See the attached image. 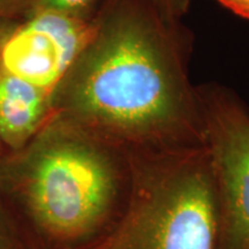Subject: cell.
<instances>
[{
  "label": "cell",
  "mask_w": 249,
  "mask_h": 249,
  "mask_svg": "<svg viewBox=\"0 0 249 249\" xmlns=\"http://www.w3.org/2000/svg\"><path fill=\"white\" fill-rule=\"evenodd\" d=\"M187 37L144 0H108L92 38L51 96L52 111L120 154L203 147Z\"/></svg>",
  "instance_id": "cell-1"
},
{
  "label": "cell",
  "mask_w": 249,
  "mask_h": 249,
  "mask_svg": "<svg viewBox=\"0 0 249 249\" xmlns=\"http://www.w3.org/2000/svg\"><path fill=\"white\" fill-rule=\"evenodd\" d=\"M128 185L123 154L52 113L0 160V197L27 249H89L114 222Z\"/></svg>",
  "instance_id": "cell-2"
},
{
  "label": "cell",
  "mask_w": 249,
  "mask_h": 249,
  "mask_svg": "<svg viewBox=\"0 0 249 249\" xmlns=\"http://www.w3.org/2000/svg\"><path fill=\"white\" fill-rule=\"evenodd\" d=\"M124 157L123 207L89 249H218L219 211L207 145Z\"/></svg>",
  "instance_id": "cell-3"
},
{
  "label": "cell",
  "mask_w": 249,
  "mask_h": 249,
  "mask_svg": "<svg viewBox=\"0 0 249 249\" xmlns=\"http://www.w3.org/2000/svg\"><path fill=\"white\" fill-rule=\"evenodd\" d=\"M197 92L219 211L218 249H249V110L222 87Z\"/></svg>",
  "instance_id": "cell-4"
},
{
  "label": "cell",
  "mask_w": 249,
  "mask_h": 249,
  "mask_svg": "<svg viewBox=\"0 0 249 249\" xmlns=\"http://www.w3.org/2000/svg\"><path fill=\"white\" fill-rule=\"evenodd\" d=\"M92 20L52 12L27 15L6 39L0 70L52 92L95 34Z\"/></svg>",
  "instance_id": "cell-5"
},
{
  "label": "cell",
  "mask_w": 249,
  "mask_h": 249,
  "mask_svg": "<svg viewBox=\"0 0 249 249\" xmlns=\"http://www.w3.org/2000/svg\"><path fill=\"white\" fill-rule=\"evenodd\" d=\"M51 96L0 70V139L8 152L22 149L50 119Z\"/></svg>",
  "instance_id": "cell-6"
},
{
  "label": "cell",
  "mask_w": 249,
  "mask_h": 249,
  "mask_svg": "<svg viewBox=\"0 0 249 249\" xmlns=\"http://www.w3.org/2000/svg\"><path fill=\"white\" fill-rule=\"evenodd\" d=\"M107 1L108 0H33L27 15L38 12H52L67 17L92 20L98 17Z\"/></svg>",
  "instance_id": "cell-7"
},
{
  "label": "cell",
  "mask_w": 249,
  "mask_h": 249,
  "mask_svg": "<svg viewBox=\"0 0 249 249\" xmlns=\"http://www.w3.org/2000/svg\"><path fill=\"white\" fill-rule=\"evenodd\" d=\"M166 23L179 26L183 15L187 13L192 0H144Z\"/></svg>",
  "instance_id": "cell-8"
},
{
  "label": "cell",
  "mask_w": 249,
  "mask_h": 249,
  "mask_svg": "<svg viewBox=\"0 0 249 249\" xmlns=\"http://www.w3.org/2000/svg\"><path fill=\"white\" fill-rule=\"evenodd\" d=\"M0 249H27L13 218L0 197Z\"/></svg>",
  "instance_id": "cell-9"
},
{
  "label": "cell",
  "mask_w": 249,
  "mask_h": 249,
  "mask_svg": "<svg viewBox=\"0 0 249 249\" xmlns=\"http://www.w3.org/2000/svg\"><path fill=\"white\" fill-rule=\"evenodd\" d=\"M31 4L33 0H0V18H23Z\"/></svg>",
  "instance_id": "cell-10"
},
{
  "label": "cell",
  "mask_w": 249,
  "mask_h": 249,
  "mask_svg": "<svg viewBox=\"0 0 249 249\" xmlns=\"http://www.w3.org/2000/svg\"><path fill=\"white\" fill-rule=\"evenodd\" d=\"M220 4L234 14L249 20V0H220Z\"/></svg>",
  "instance_id": "cell-11"
},
{
  "label": "cell",
  "mask_w": 249,
  "mask_h": 249,
  "mask_svg": "<svg viewBox=\"0 0 249 249\" xmlns=\"http://www.w3.org/2000/svg\"><path fill=\"white\" fill-rule=\"evenodd\" d=\"M21 18H0V53H1L2 46H4L6 39L11 35Z\"/></svg>",
  "instance_id": "cell-12"
},
{
  "label": "cell",
  "mask_w": 249,
  "mask_h": 249,
  "mask_svg": "<svg viewBox=\"0 0 249 249\" xmlns=\"http://www.w3.org/2000/svg\"><path fill=\"white\" fill-rule=\"evenodd\" d=\"M7 150H6V148H5V145H4V143H2V141H1V139H0V160H1L2 157H4V156L7 154Z\"/></svg>",
  "instance_id": "cell-13"
},
{
  "label": "cell",
  "mask_w": 249,
  "mask_h": 249,
  "mask_svg": "<svg viewBox=\"0 0 249 249\" xmlns=\"http://www.w3.org/2000/svg\"><path fill=\"white\" fill-rule=\"evenodd\" d=\"M217 1H219V2H220V0H217Z\"/></svg>",
  "instance_id": "cell-14"
}]
</instances>
